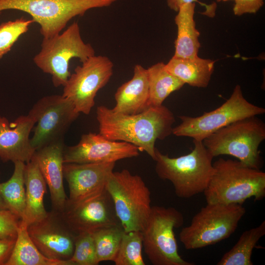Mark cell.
<instances>
[{"instance_id":"7a4b0ae2","label":"cell","mask_w":265,"mask_h":265,"mask_svg":"<svg viewBox=\"0 0 265 265\" xmlns=\"http://www.w3.org/2000/svg\"><path fill=\"white\" fill-rule=\"evenodd\" d=\"M213 173L204 194L207 203L242 205L253 198L265 196V173L241 161L219 158L213 163Z\"/></svg>"},{"instance_id":"d4e9b609","label":"cell","mask_w":265,"mask_h":265,"mask_svg":"<svg viewBox=\"0 0 265 265\" xmlns=\"http://www.w3.org/2000/svg\"><path fill=\"white\" fill-rule=\"evenodd\" d=\"M14 168L10 178L0 183V195L10 210L22 220L26 205L24 170L26 163L14 162Z\"/></svg>"},{"instance_id":"1f68e13d","label":"cell","mask_w":265,"mask_h":265,"mask_svg":"<svg viewBox=\"0 0 265 265\" xmlns=\"http://www.w3.org/2000/svg\"><path fill=\"white\" fill-rule=\"evenodd\" d=\"M234 14L241 16L257 13L264 4V0H234Z\"/></svg>"},{"instance_id":"8fae6325","label":"cell","mask_w":265,"mask_h":265,"mask_svg":"<svg viewBox=\"0 0 265 265\" xmlns=\"http://www.w3.org/2000/svg\"><path fill=\"white\" fill-rule=\"evenodd\" d=\"M74 104L62 95L44 96L38 100L28 115L36 125L30 138L36 150L53 142L62 140V137L79 114Z\"/></svg>"},{"instance_id":"e0dca14e","label":"cell","mask_w":265,"mask_h":265,"mask_svg":"<svg viewBox=\"0 0 265 265\" xmlns=\"http://www.w3.org/2000/svg\"><path fill=\"white\" fill-rule=\"evenodd\" d=\"M34 125V121L28 115L20 116L12 122L0 116V159L2 161L26 163L31 159L35 150L31 145L29 135Z\"/></svg>"},{"instance_id":"83f0119b","label":"cell","mask_w":265,"mask_h":265,"mask_svg":"<svg viewBox=\"0 0 265 265\" xmlns=\"http://www.w3.org/2000/svg\"><path fill=\"white\" fill-rule=\"evenodd\" d=\"M142 248V232H125L113 262L115 265H145Z\"/></svg>"},{"instance_id":"cb8c5ba5","label":"cell","mask_w":265,"mask_h":265,"mask_svg":"<svg viewBox=\"0 0 265 265\" xmlns=\"http://www.w3.org/2000/svg\"><path fill=\"white\" fill-rule=\"evenodd\" d=\"M149 90V106H160L172 92L180 89L185 84L165 68L162 62L147 69Z\"/></svg>"},{"instance_id":"2e32d148","label":"cell","mask_w":265,"mask_h":265,"mask_svg":"<svg viewBox=\"0 0 265 265\" xmlns=\"http://www.w3.org/2000/svg\"><path fill=\"white\" fill-rule=\"evenodd\" d=\"M61 214L77 236L83 233H93L100 229L121 224L107 189L87 201L66 206Z\"/></svg>"},{"instance_id":"3957f363","label":"cell","mask_w":265,"mask_h":265,"mask_svg":"<svg viewBox=\"0 0 265 265\" xmlns=\"http://www.w3.org/2000/svg\"><path fill=\"white\" fill-rule=\"evenodd\" d=\"M193 149L189 154L171 158L155 150V171L158 176L173 185L176 195L189 198L203 193L213 173V157L203 141L193 139Z\"/></svg>"},{"instance_id":"8992f818","label":"cell","mask_w":265,"mask_h":265,"mask_svg":"<svg viewBox=\"0 0 265 265\" xmlns=\"http://www.w3.org/2000/svg\"><path fill=\"white\" fill-rule=\"evenodd\" d=\"M245 212L242 205L207 203L182 229L180 240L187 250L216 244L235 232Z\"/></svg>"},{"instance_id":"4fadbf2b","label":"cell","mask_w":265,"mask_h":265,"mask_svg":"<svg viewBox=\"0 0 265 265\" xmlns=\"http://www.w3.org/2000/svg\"><path fill=\"white\" fill-rule=\"evenodd\" d=\"M29 236L39 250L50 259L70 261L77 235L61 213L52 210L41 220L27 226Z\"/></svg>"},{"instance_id":"f1b7e54d","label":"cell","mask_w":265,"mask_h":265,"mask_svg":"<svg viewBox=\"0 0 265 265\" xmlns=\"http://www.w3.org/2000/svg\"><path fill=\"white\" fill-rule=\"evenodd\" d=\"M34 23L24 17L0 24V60L8 53L20 37L26 33Z\"/></svg>"},{"instance_id":"ac0fdd59","label":"cell","mask_w":265,"mask_h":265,"mask_svg":"<svg viewBox=\"0 0 265 265\" xmlns=\"http://www.w3.org/2000/svg\"><path fill=\"white\" fill-rule=\"evenodd\" d=\"M64 148L60 140L36 150L32 157L49 188L52 210L60 213L68 199L63 186Z\"/></svg>"},{"instance_id":"277c9868","label":"cell","mask_w":265,"mask_h":265,"mask_svg":"<svg viewBox=\"0 0 265 265\" xmlns=\"http://www.w3.org/2000/svg\"><path fill=\"white\" fill-rule=\"evenodd\" d=\"M265 139V124L256 116L243 118L224 127L203 143L214 158L227 155L257 169L262 166L259 146Z\"/></svg>"},{"instance_id":"7402d4cb","label":"cell","mask_w":265,"mask_h":265,"mask_svg":"<svg viewBox=\"0 0 265 265\" xmlns=\"http://www.w3.org/2000/svg\"><path fill=\"white\" fill-rule=\"evenodd\" d=\"M215 61L199 56L183 58L173 56L165 68L185 84L198 88L208 86L214 70Z\"/></svg>"},{"instance_id":"5bb4252c","label":"cell","mask_w":265,"mask_h":265,"mask_svg":"<svg viewBox=\"0 0 265 265\" xmlns=\"http://www.w3.org/2000/svg\"><path fill=\"white\" fill-rule=\"evenodd\" d=\"M135 146L107 139L100 133L83 134L76 145L64 148V163L115 162L139 156Z\"/></svg>"},{"instance_id":"9c48e42d","label":"cell","mask_w":265,"mask_h":265,"mask_svg":"<svg viewBox=\"0 0 265 265\" xmlns=\"http://www.w3.org/2000/svg\"><path fill=\"white\" fill-rule=\"evenodd\" d=\"M184 222L183 214L173 207L153 206L142 231L145 253L153 265H193L178 253L174 229Z\"/></svg>"},{"instance_id":"d6a6232c","label":"cell","mask_w":265,"mask_h":265,"mask_svg":"<svg viewBox=\"0 0 265 265\" xmlns=\"http://www.w3.org/2000/svg\"><path fill=\"white\" fill-rule=\"evenodd\" d=\"M198 2L206 8L205 13L207 16L213 17L215 15V4H207L198 0H167L168 6L172 10L178 12L180 7L186 3Z\"/></svg>"},{"instance_id":"484cf974","label":"cell","mask_w":265,"mask_h":265,"mask_svg":"<svg viewBox=\"0 0 265 265\" xmlns=\"http://www.w3.org/2000/svg\"><path fill=\"white\" fill-rule=\"evenodd\" d=\"M265 235V221L242 233L234 246L226 252L217 265H253L251 256L257 242Z\"/></svg>"},{"instance_id":"d6986e66","label":"cell","mask_w":265,"mask_h":265,"mask_svg":"<svg viewBox=\"0 0 265 265\" xmlns=\"http://www.w3.org/2000/svg\"><path fill=\"white\" fill-rule=\"evenodd\" d=\"M115 105L112 110L125 114L141 113L150 107L147 69L135 65L132 78L119 86L114 95Z\"/></svg>"},{"instance_id":"d590c367","label":"cell","mask_w":265,"mask_h":265,"mask_svg":"<svg viewBox=\"0 0 265 265\" xmlns=\"http://www.w3.org/2000/svg\"><path fill=\"white\" fill-rule=\"evenodd\" d=\"M217 2H220V1H227L228 0H216Z\"/></svg>"},{"instance_id":"4316f807","label":"cell","mask_w":265,"mask_h":265,"mask_svg":"<svg viewBox=\"0 0 265 265\" xmlns=\"http://www.w3.org/2000/svg\"><path fill=\"white\" fill-rule=\"evenodd\" d=\"M125 231L121 224L100 229L92 234L98 262L113 261Z\"/></svg>"},{"instance_id":"30bf717a","label":"cell","mask_w":265,"mask_h":265,"mask_svg":"<svg viewBox=\"0 0 265 265\" xmlns=\"http://www.w3.org/2000/svg\"><path fill=\"white\" fill-rule=\"evenodd\" d=\"M265 113V108L251 104L237 85L228 99L221 106L199 116H180L181 123L173 128L172 134L203 141L220 129L238 120Z\"/></svg>"},{"instance_id":"e575fe53","label":"cell","mask_w":265,"mask_h":265,"mask_svg":"<svg viewBox=\"0 0 265 265\" xmlns=\"http://www.w3.org/2000/svg\"><path fill=\"white\" fill-rule=\"evenodd\" d=\"M8 210V208L0 195V210Z\"/></svg>"},{"instance_id":"f546056e","label":"cell","mask_w":265,"mask_h":265,"mask_svg":"<svg viewBox=\"0 0 265 265\" xmlns=\"http://www.w3.org/2000/svg\"><path fill=\"white\" fill-rule=\"evenodd\" d=\"M70 261L74 265H99L92 233H83L76 236L74 252Z\"/></svg>"},{"instance_id":"603a6c76","label":"cell","mask_w":265,"mask_h":265,"mask_svg":"<svg viewBox=\"0 0 265 265\" xmlns=\"http://www.w3.org/2000/svg\"><path fill=\"white\" fill-rule=\"evenodd\" d=\"M27 226L21 220L13 249L5 265H74L70 260H54L45 256L29 236Z\"/></svg>"},{"instance_id":"44dd1931","label":"cell","mask_w":265,"mask_h":265,"mask_svg":"<svg viewBox=\"0 0 265 265\" xmlns=\"http://www.w3.org/2000/svg\"><path fill=\"white\" fill-rule=\"evenodd\" d=\"M195 3L182 5L175 18L177 26V36L175 41V53L173 56L192 58L198 56L200 43V32L196 27L194 19Z\"/></svg>"},{"instance_id":"52a82bcc","label":"cell","mask_w":265,"mask_h":265,"mask_svg":"<svg viewBox=\"0 0 265 265\" xmlns=\"http://www.w3.org/2000/svg\"><path fill=\"white\" fill-rule=\"evenodd\" d=\"M106 189L124 231L142 232L152 209L151 191L142 178L127 169L113 171Z\"/></svg>"},{"instance_id":"5b68a950","label":"cell","mask_w":265,"mask_h":265,"mask_svg":"<svg viewBox=\"0 0 265 265\" xmlns=\"http://www.w3.org/2000/svg\"><path fill=\"white\" fill-rule=\"evenodd\" d=\"M116 0H0V16L3 11L26 12L38 23L44 39L59 34L73 18L88 10L109 6Z\"/></svg>"},{"instance_id":"836d02e7","label":"cell","mask_w":265,"mask_h":265,"mask_svg":"<svg viewBox=\"0 0 265 265\" xmlns=\"http://www.w3.org/2000/svg\"><path fill=\"white\" fill-rule=\"evenodd\" d=\"M16 240L0 238V265H5L12 253Z\"/></svg>"},{"instance_id":"ba28073f","label":"cell","mask_w":265,"mask_h":265,"mask_svg":"<svg viewBox=\"0 0 265 265\" xmlns=\"http://www.w3.org/2000/svg\"><path fill=\"white\" fill-rule=\"evenodd\" d=\"M95 55L92 45L82 40L78 23L74 22L62 33L43 38L33 62L44 73L51 75L53 86L57 87L63 86L71 75V59L78 58L82 63Z\"/></svg>"},{"instance_id":"ffe728a7","label":"cell","mask_w":265,"mask_h":265,"mask_svg":"<svg viewBox=\"0 0 265 265\" xmlns=\"http://www.w3.org/2000/svg\"><path fill=\"white\" fill-rule=\"evenodd\" d=\"M24 181L26 205L21 220L28 226L44 218L48 213L43 202L47 184L33 158L25 164Z\"/></svg>"},{"instance_id":"9a60e30c","label":"cell","mask_w":265,"mask_h":265,"mask_svg":"<svg viewBox=\"0 0 265 265\" xmlns=\"http://www.w3.org/2000/svg\"><path fill=\"white\" fill-rule=\"evenodd\" d=\"M115 165V162L64 163V178L69 190L65 206L87 201L106 190Z\"/></svg>"},{"instance_id":"4dcf8cb0","label":"cell","mask_w":265,"mask_h":265,"mask_svg":"<svg viewBox=\"0 0 265 265\" xmlns=\"http://www.w3.org/2000/svg\"><path fill=\"white\" fill-rule=\"evenodd\" d=\"M21 220L10 210H0V238L16 239Z\"/></svg>"},{"instance_id":"6da1fadb","label":"cell","mask_w":265,"mask_h":265,"mask_svg":"<svg viewBox=\"0 0 265 265\" xmlns=\"http://www.w3.org/2000/svg\"><path fill=\"white\" fill-rule=\"evenodd\" d=\"M96 118L99 133L108 139L131 143L145 151L154 160L155 142L172 133L175 121L173 113L167 107L151 106L135 114L114 112L104 106L97 107Z\"/></svg>"},{"instance_id":"7c38bea8","label":"cell","mask_w":265,"mask_h":265,"mask_svg":"<svg viewBox=\"0 0 265 265\" xmlns=\"http://www.w3.org/2000/svg\"><path fill=\"white\" fill-rule=\"evenodd\" d=\"M78 66L63 86L62 95L80 113L89 114L97 92L109 81L113 63L107 56L94 55Z\"/></svg>"}]
</instances>
